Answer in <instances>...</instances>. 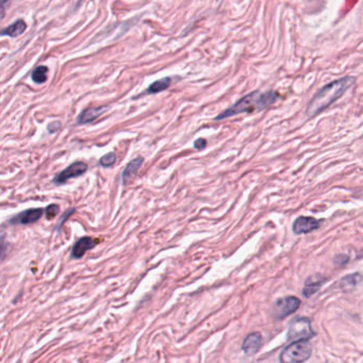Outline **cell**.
Returning a JSON list of instances; mask_svg holds the SVG:
<instances>
[{
    "mask_svg": "<svg viewBox=\"0 0 363 363\" xmlns=\"http://www.w3.org/2000/svg\"><path fill=\"white\" fill-rule=\"evenodd\" d=\"M108 109H109V107H107V106L87 108L81 112L80 115L77 118V123L79 125H85V124L92 123L93 120L97 119L100 115H103L106 112V110H108Z\"/></svg>",
    "mask_w": 363,
    "mask_h": 363,
    "instance_id": "8fae6325",
    "label": "cell"
},
{
    "mask_svg": "<svg viewBox=\"0 0 363 363\" xmlns=\"http://www.w3.org/2000/svg\"><path fill=\"white\" fill-rule=\"evenodd\" d=\"M86 171H87V165L84 163V162H75V163L70 164L64 171L59 173L56 176L54 182H55V184H58V185L63 184L71 178H76V177L81 176V175H83Z\"/></svg>",
    "mask_w": 363,
    "mask_h": 363,
    "instance_id": "8992f818",
    "label": "cell"
},
{
    "mask_svg": "<svg viewBox=\"0 0 363 363\" xmlns=\"http://www.w3.org/2000/svg\"><path fill=\"white\" fill-rule=\"evenodd\" d=\"M207 145V140L206 139H202V137H199L195 142H194V147L197 150H202L206 147Z\"/></svg>",
    "mask_w": 363,
    "mask_h": 363,
    "instance_id": "44dd1931",
    "label": "cell"
},
{
    "mask_svg": "<svg viewBox=\"0 0 363 363\" xmlns=\"http://www.w3.org/2000/svg\"><path fill=\"white\" fill-rule=\"evenodd\" d=\"M115 162H116V155L113 153H109L100 158L99 164L104 167H111L114 165Z\"/></svg>",
    "mask_w": 363,
    "mask_h": 363,
    "instance_id": "ac0fdd59",
    "label": "cell"
},
{
    "mask_svg": "<svg viewBox=\"0 0 363 363\" xmlns=\"http://www.w3.org/2000/svg\"><path fill=\"white\" fill-rule=\"evenodd\" d=\"M356 79L353 76H346L341 79L334 80L319 90L307 108V115L312 118L320 114L325 109L331 106L337 99L341 98L344 93L354 85Z\"/></svg>",
    "mask_w": 363,
    "mask_h": 363,
    "instance_id": "6da1fadb",
    "label": "cell"
},
{
    "mask_svg": "<svg viewBox=\"0 0 363 363\" xmlns=\"http://www.w3.org/2000/svg\"><path fill=\"white\" fill-rule=\"evenodd\" d=\"M279 95L275 91H268L262 93L260 91H254L242 97L241 99L230 106L228 109L223 111L221 114L215 117V120H223L242 113H254L269 108L278 99Z\"/></svg>",
    "mask_w": 363,
    "mask_h": 363,
    "instance_id": "7a4b0ae2",
    "label": "cell"
},
{
    "mask_svg": "<svg viewBox=\"0 0 363 363\" xmlns=\"http://www.w3.org/2000/svg\"><path fill=\"white\" fill-rule=\"evenodd\" d=\"M7 2H0V20H3L6 15V5Z\"/></svg>",
    "mask_w": 363,
    "mask_h": 363,
    "instance_id": "603a6c76",
    "label": "cell"
},
{
    "mask_svg": "<svg viewBox=\"0 0 363 363\" xmlns=\"http://www.w3.org/2000/svg\"><path fill=\"white\" fill-rule=\"evenodd\" d=\"M47 75H48V68L44 65H40L33 69V71L31 74V77L35 83L42 84V83L46 82Z\"/></svg>",
    "mask_w": 363,
    "mask_h": 363,
    "instance_id": "e0dca14e",
    "label": "cell"
},
{
    "mask_svg": "<svg viewBox=\"0 0 363 363\" xmlns=\"http://www.w3.org/2000/svg\"><path fill=\"white\" fill-rule=\"evenodd\" d=\"M59 211H60V208L58 205H50L46 208L45 210V214H46V217L47 220H52L54 217H56L59 213Z\"/></svg>",
    "mask_w": 363,
    "mask_h": 363,
    "instance_id": "d6986e66",
    "label": "cell"
},
{
    "mask_svg": "<svg viewBox=\"0 0 363 363\" xmlns=\"http://www.w3.org/2000/svg\"><path fill=\"white\" fill-rule=\"evenodd\" d=\"M312 355V345L309 341H296L283 348L280 363H304Z\"/></svg>",
    "mask_w": 363,
    "mask_h": 363,
    "instance_id": "3957f363",
    "label": "cell"
},
{
    "mask_svg": "<svg viewBox=\"0 0 363 363\" xmlns=\"http://www.w3.org/2000/svg\"><path fill=\"white\" fill-rule=\"evenodd\" d=\"M61 123L60 122H53L52 124L48 125V131L49 132H56L60 129Z\"/></svg>",
    "mask_w": 363,
    "mask_h": 363,
    "instance_id": "7402d4cb",
    "label": "cell"
},
{
    "mask_svg": "<svg viewBox=\"0 0 363 363\" xmlns=\"http://www.w3.org/2000/svg\"><path fill=\"white\" fill-rule=\"evenodd\" d=\"M27 29V25L22 19H18L15 22L11 23L10 26L0 30V35L3 36H10V37H16L22 34Z\"/></svg>",
    "mask_w": 363,
    "mask_h": 363,
    "instance_id": "5bb4252c",
    "label": "cell"
},
{
    "mask_svg": "<svg viewBox=\"0 0 363 363\" xmlns=\"http://www.w3.org/2000/svg\"><path fill=\"white\" fill-rule=\"evenodd\" d=\"M361 282V276L360 274H355V275H349L347 277H344L340 281V287H342L343 290H352Z\"/></svg>",
    "mask_w": 363,
    "mask_h": 363,
    "instance_id": "2e32d148",
    "label": "cell"
},
{
    "mask_svg": "<svg viewBox=\"0 0 363 363\" xmlns=\"http://www.w3.org/2000/svg\"><path fill=\"white\" fill-rule=\"evenodd\" d=\"M300 306V299L295 296H286L276 300L274 306V313L276 319L283 320L293 314Z\"/></svg>",
    "mask_w": 363,
    "mask_h": 363,
    "instance_id": "5b68a950",
    "label": "cell"
},
{
    "mask_svg": "<svg viewBox=\"0 0 363 363\" xmlns=\"http://www.w3.org/2000/svg\"><path fill=\"white\" fill-rule=\"evenodd\" d=\"M172 78L171 77H164V78H162L160 80H157L155 82H153L152 84H150L148 86V89L143 92L141 95L139 96H136L135 98H139V97H142L144 95H150V94H157V93H160V92H163L165 90H167L171 83H172Z\"/></svg>",
    "mask_w": 363,
    "mask_h": 363,
    "instance_id": "4fadbf2b",
    "label": "cell"
},
{
    "mask_svg": "<svg viewBox=\"0 0 363 363\" xmlns=\"http://www.w3.org/2000/svg\"><path fill=\"white\" fill-rule=\"evenodd\" d=\"M143 161H144V159L142 157H137V158H135V159H133V160H131L129 162V163L127 164V166L125 167V170L123 172V175H122V179H123L124 183L128 182L133 177H135L137 171L140 170V167L143 164Z\"/></svg>",
    "mask_w": 363,
    "mask_h": 363,
    "instance_id": "7c38bea8",
    "label": "cell"
},
{
    "mask_svg": "<svg viewBox=\"0 0 363 363\" xmlns=\"http://www.w3.org/2000/svg\"><path fill=\"white\" fill-rule=\"evenodd\" d=\"M323 221L311 216H299L293 223V232L295 234H305L314 231L321 227Z\"/></svg>",
    "mask_w": 363,
    "mask_h": 363,
    "instance_id": "52a82bcc",
    "label": "cell"
},
{
    "mask_svg": "<svg viewBox=\"0 0 363 363\" xmlns=\"http://www.w3.org/2000/svg\"><path fill=\"white\" fill-rule=\"evenodd\" d=\"M8 250H9L8 242L6 241L5 236L0 235V261H3L6 258V256L8 254Z\"/></svg>",
    "mask_w": 363,
    "mask_h": 363,
    "instance_id": "ffe728a7",
    "label": "cell"
},
{
    "mask_svg": "<svg viewBox=\"0 0 363 363\" xmlns=\"http://www.w3.org/2000/svg\"><path fill=\"white\" fill-rule=\"evenodd\" d=\"M262 344V335L260 332L255 331L249 333L242 343V350L247 356H253L257 354Z\"/></svg>",
    "mask_w": 363,
    "mask_h": 363,
    "instance_id": "9c48e42d",
    "label": "cell"
},
{
    "mask_svg": "<svg viewBox=\"0 0 363 363\" xmlns=\"http://www.w3.org/2000/svg\"><path fill=\"white\" fill-rule=\"evenodd\" d=\"M44 214V210L41 208L35 209H28L26 211H22L21 213L15 215L10 220V224L12 225H28L33 224L39 221L42 215Z\"/></svg>",
    "mask_w": 363,
    "mask_h": 363,
    "instance_id": "ba28073f",
    "label": "cell"
},
{
    "mask_svg": "<svg viewBox=\"0 0 363 363\" xmlns=\"http://www.w3.org/2000/svg\"><path fill=\"white\" fill-rule=\"evenodd\" d=\"M326 281L325 278L322 277H310L308 278V280L306 281V284L303 289V295L307 298H309L310 296L313 295L316 292L319 291L320 287L322 286V284Z\"/></svg>",
    "mask_w": 363,
    "mask_h": 363,
    "instance_id": "9a60e30c",
    "label": "cell"
},
{
    "mask_svg": "<svg viewBox=\"0 0 363 363\" xmlns=\"http://www.w3.org/2000/svg\"><path fill=\"white\" fill-rule=\"evenodd\" d=\"M316 332L312 329L311 321L306 318H298L292 321L287 330V340L289 341H309L313 337Z\"/></svg>",
    "mask_w": 363,
    "mask_h": 363,
    "instance_id": "277c9868",
    "label": "cell"
},
{
    "mask_svg": "<svg viewBox=\"0 0 363 363\" xmlns=\"http://www.w3.org/2000/svg\"><path fill=\"white\" fill-rule=\"evenodd\" d=\"M97 244H98V240H95L90 236H83L72 246L71 257L75 259H79L84 256V254L87 252V250L94 248Z\"/></svg>",
    "mask_w": 363,
    "mask_h": 363,
    "instance_id": "30bf717a",
    "label": "cell"
}]
</instances>
